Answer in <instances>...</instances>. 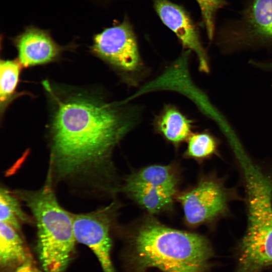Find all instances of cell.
Returning a JSON list of instances; mask_svg holds the SVG:
<instances>
[{
    "instance_id": "cell-19",
    "label": "cell",
    "mask_w": 272,
    "mask_h": 272,
    "mask_svg": "<svg viewBox=\"0 0 272 272\" xmlns=\"http://www.w3.org/2000/svg\"><path fill=\"white\" fill-rule=\"evenodd\" d=\"M252 62L251 64L257 69L272 72V60L266 61L252 60Z\"/></svg>"
},
{
    "instance_id": "cell-8",
    "label": "cell",
    "mask_w": 272,
    "mask_h": 272,
    "mask_svg": "<svg viewBox=\"0 0 272 272\" xmlns=\"http://www.w3.org/2000/svg\"><path fill=\"white\" fill-rule=\"evenodd\" d=\"M12 42L17 50L18 59L25 67L56 60L65 48L57 44L48 31L34 26L25 28Z\"/></svg>"
},
{
    "instance_id": "cell-14",
    "label": "cell",
    "mask_w": 272,
    "mask_h": 272,
    "mask_svg": "<svg viewBox=\"0 0 272 272\" xmlns=\"http://www.w3.org/2000/svg\"><path fill=\"white\" fill-rule=\"evenodd\" d=\"M23 67L18 59H1L0 63V109L1 116L12 102L22 94L17 92Z\"/></svg>"
},
{
    "instance_id": "cell-9",
    "label": "cell",
    "mask_w": 272,
    "mask_h": 272,
    "mask_svg": "<svg viewBox=\"0 0 272 272\" xmlns=\"http://www.w3.org/2000/svg\"><path fill=\"white\" fill-rule=\"evenodd\" d=\"M235 46L272 43V0H252L243 13Z\"/></svg>"
},
{
    "instance_id": "cell-7",
    "label": "cell",
    "mask_w": 272,
    "mask_h": 272,
    "mask_svg": "<svg viewBox=\"0 0 272 272\" xmlns=\"http://www.w3.org/2000/svg\"><path fill=\"white\" fill-rule=\"evenodd\" d=\"M153 8L163 24L175 34L183 50L195 53L199 71L209 74V58L201 43L198 28L189 12L182 5L169 0H153Z\"/></svg>"
},
{
    "instance_id": "cell-11",
    "label": "cell",
    "mask_w": 272,
    "mask_h": 272,
    "mask_svg": "<svg viewBox=\"0 0 272 272\" xmlns=\"http://www.w3.org/2000/svg\"><path fill=\"white\" fill-rule=\"evenodd\" d=\"M31 259L19 231L9 224H0V265L11 272Z\"/></svg>"
},
{
    "instance_id": "cell-2",
    "label": "cell",
    "mask_w": 272,
    "mask_h": 272,
    "mask_svg": "<svg viewBox=\"0 0 272 272\" xmlns=\"http://www.w3.org/2000/svg\"><path fill=\"white\" fill-rule=\"evenodd\" d=\"M131 262L136 272L156 267L163 272H205L213 252L203 236L148 220L131 239Z\"/></svg>"
},
{
    "instance_id": "cell-17",
    "label": "cell",
    "mask_w": 272,
    "mask_h": 272,
    "mask_svg": "<svg viewBox=\"0 0 272 272\" xmlns=\"http://www.w3.org/2000/svg\"><path fill=\"white\" fill-rule=\"evenodd\" d=\"M200 9L202 23L208 39L212 41L215 30V16L217 12L226 5L225 0H195Z\"/></svg>"
},
{
    "instance_id": "cell-12",
    "label": "cell",
    "mask_w": 272,
    "mask_h": 272,
    "mask_svg": "<svg viewBox=\"0 0 272 272\" xmlns=\"http://www.w3.org/2000/svg\"><path fill=\"white\" fill-rule=\"evenodd\" d=\"M177 178L170 166L152 165L129 176L126 185H146L162 190L174 195Z\"/></svg>"
},
{
    "instance_id": "cell-4",
    "label": "cell",
    "mask_w": 272,
    "mask_h": 272,
    "mask_svg": "<svg viewBox=\"0 0 272 272\" xmlns=\"http://www.w3.org/2000/svg\"><path fill=\"white\" fill-rule=\"evenodd\" d=\"M17 194L35 218L37 251L45 272H64L72 258L76 241L72 214L59 204L49 182L37 190Z\"/></svg>"
},
{
    "instance_id": "cell-13",
    "label": "cell",
    "mask_w": 272,
    "mask_h": 272,
    "mask_svg": "<svg viewBox=\"0 0 272 272\" xmlns=\"http://www.w3.org/2000/svg\"><path fill=\"white\" fill-rule=\"evenodd\" d=\"M123 189L140 206L152 214L169 209L173 202L174 195L152 187L125 184Z\"/></svg>"
},
{
    "instance_id": "cell-1",
    "label": "cell",
    "mask_w": 272,
    "mask_h": 272,
    "mask_svg": "<svg viewBox=\"0 0 272 272\" xmlns=\"http://www.w3.org/2000/svg\"><path fill=\"white\" fill-rule=\"evenodd\" d=\"M51 101L52 171L60 179L105 175L113 150L139 123L140 106L82 92H60L45 81Z\"/></svg>"
},
{
    "instance_id": "cell-6",
    "label": "cell",
    "mask_w": 272,
    "mask_h": 272,
    "mask_svg": "<svg viewBox=\"0 0 272 272\" xmlns=\"http://www.w3.org/2000/svg\"><path fill=\"white\" fill-rule=\"evenodd\" d=\"M229 193L222 183L213 179L200 181L177 197L186 222L195 226L210 222L227 210Z\"/></svg>"
},
{
    "instance_id": "cell-5",
    "label": "cell",
    "mask_w": 272,
    "mask_h": 272,
    "mask_svg": "<svg viewBox=\"0 0 272 272\" xmlns=\"http://www.w3.org/2000/svg\"><path fill=\"white\" fill-rule=\"evenodd\" d=\"M90 49L128 86L137 87L149 75V69L141 54L138 37L127 15L121 22L96 34Z\"/></svg>"
},
{
    "instance_id": "cell-15",
    "label": "cell",
    "mask_w": 272,
    "mask_h": 272,
    "mask_svg": "<svg viewBox=\"0 0 272 272\" xmlns=\"http://www.w3.org/2000/svg\"><path fill=\"white\" fill-rule=\"evenodd\" d=\"M185 155L196 159L209 158L217 153L218 139L208 130L192 132L187 140Z\"/></svg>"
},
{
    "instance_id": "cell-18",
    "label": "cell",
    "mask_w": 272,
    "mask_h": 272,
    "mask_svg": "<svg viewBox=\"0 0 272 272\" xmlns=\"http://www.w3.org/2000/svg\"><path fill=\"white\" fill-rule=\"evenodd\" d=\"M11 272H41L30 259Z\"/></svg>"
},
{
    "instance_id": "cell-16",
    "label": "cell",
    "mask_w": 272,
    "mask_h": 272,
    "mask_svg": "<svg viewBox=\"0 0 272 272\" xmlns=\"http://www.w3.org/2000/svg\"><path fill=\"white\" fill-rule=\"evenodd\" d=\"M0 222L9 224L19 232L22 225L28 222V217L16 197L5 188L1 189Z\"/></svg>"
},
{
    "instance_id": "cell-3",
    "label": "cell",
    "mask_w": 272,
    "mask_h": 272,
    "mask_svg": "<svg viewBox=\"0 0 272 272\" xmlns=\"http://www.w3.org/2000/svg\"><path fill=\"white\" fill-rule=\"evenodd\" d=\"M248 197V227L236 272H258L272 264V179L247 157L239 159Z\"/></svg>"
},
{
    "instance_id": "cell-10",
    "label": "cell",
    "mask_w": 272,
    "mask_h": 272,
    "mask_svg": "<svg viewBox=\"0 0 272 272\" xmlns=\"http://www.w3.org/2000/svg\"><path fill=\"white\" fill-rule=\"evenodd\" d=\"M194 126L192 119L171 104L164 105L153 120L155 130L175 146L187 141Z\"/></svg>"
}]
</instances>
